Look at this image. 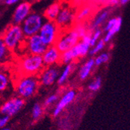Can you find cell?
Segmentation results:
<instances>
[{
  "label": "cell",
  "mask_w": 130,
  "mask_h": 130,
  "mask_svg": "<svg viewBox=\"0 0 130 130\" xmlns=\"http://www.w3.org/2000/svg\"><path fill=\"white\" fill-rule=\"evenodd\" d=\"M1 130H10V129H9V128H2Z\"/></svg>",
  "instance_id": "obj_37"
},
{
  "label": "cell",
  "mask_w": 130,
  "mask_h": 130,
  "mask_svg": "<svg viewBox=\"0 0 130 130\" xmlns=\"http://www.w3.org/2000/svg\"><path fill=\"white\" fill-rule=\"evenodd\" d=\"M42 112H43V110H42V107L41 106V104H35L32 110V116L34 119H39L42 115Z\"/></svg>",
  "instance_id": "obj_27"
},
{
  "label": "cell",
  "mask_w": 130,
  "mask_h": 130,
  "mask_svg": "<svg viewBox=\"0 0 130 130\" xmlns=\"http://www.w3.org/2000/svg\"><path fill=\"white\" fill-rule=\"evenodd\" d=\"M3 65L2 64H0V72H1V71H3Z\"/></svg>",
  "instance_id": "obj_36"
},
{
  "label": "cell",
  "mask_w": 130,
  "mask_h": 130,
  "mask_svg": "<svg viewBox=\"0 0 130 130\" xmlns=\"http://www.w3.org/2000/svg\"><path fill=\"white\" fill-rule=\"evenodd\" d=\"M101 87V77H98L94 79L92 83H90L88 88L91 91H98Z\"/></svg>",
  "instance_id": "obj_26"
},
{
  "label": "cell",
  "mask_w": 130,
  "mask_h": 130,
  "mask_svg": "<svg viewBox=\"0 0 130 130\" xmlns=\"http://www.w3.org/2000/svg\"><path fill=\"white\" fill-rule=\"evenodd\" d=\"M92 13V8L89 6L81 8L78 13H76V20L78 22H82L84 20L87 19Z\"/></svg>",
  "instance_id": "obj_21"
},
{
  "label": "cell",
  "mask_w": 130,
  "mask_h": 130,
  "mask_svg": "<svg viewBox=\"0 0 130 130\" xmlns=\"http://www.w3.org/2000/svg\"><path fill=\"white\" fill-rule=\"evenodd\" d=\"M60 34L61 30L55 21L46 20L38 34L47 46H50L55 44Z\"/></svg>",
  "instance_id": "obj_6"
},
{
  "label": "cell",
  "mask_w": 130,
  "mask_h": 130,
  "mask_svg": "<svg viewBox=\"0 0 130 130\" xmlns=\"http://www.w3.org/2000/svg\"><path fill=\"white\" fill-rule=\"evenodd\" d=\"M42 60L44 66H56L60 63L61 52L58 50L55 44L48 46L46 51L42 54Z\"/></svg>",
  "instance_id": "obj_11"
},
{
  "label": "cell",
  "mask_w": 130,
  "mask_h": 130,
  "mask_svg": "<svg viewBox=\"0 0 130 130\" xmlns=\"http://www.w3.org/2000/svg\"><path fill=\"white\" fill-rule=\"evenodd\" d=\"M94 66H95V64H94L93 58H90V59H88L84 63V66H82V67L79 69V73L80 79H82V80L86 79L90 74Z\"/></svg>",
  "instance_id": "obj_16"
},
{
  "label": "cell",
  "mask_w": 130,
  "mask_h": 130,
  "mask_svg": "<svg viewBox=\"0 0 130 130\" xmlns=\"http://www.w3.org/2000/svg\"><path fill=\"white\" fill-rule=\"evenodd\" d=\"M59 76V70L55 66H45L38 74L39 82L44 86H51Z\"/></svg>",
  "instance_id": "obj_9"
},
{
  "label": "cell",
  "mask_w": 130,
  "mask_h": 130,
  "mask_svg": "<svg viewBox=\"0 0 130 130\" xmlns=\"http://www.w3.org/2000/svg\"><path fill=\"white\" fill-rule=\"evenodd\" d=\"M58 99V96L56 94H53V95H51L49 96L48 98L45 100V102H44V105L45 106H49L51 104H52L53 103H55Z\"/></svg>",
  "instance_id": "obj_29"
},
{
  "label": "cell",
  "mask_w": 130,
  "mask_h": 130,
  "mask_svg": "<svg viewBox=\"0 0 130 130\" xmlns=\"http://www.w3.org/2000/svg\"><path fill=\"white\" fill-rule=\"evenodd\" d=\"M110 13L109 9H104L103 11H101V13L95 17V19L93 20V23L90 24V30H94L98 29V27H100L102 23L108 19V16Z\"/></svg>",
  "instance_id": "obj_17"
},
{
  "label": "cell",
  "mask_w": 130,
  "mask_h": 130,
  "mask_svg": "<svg viewBox=\"0 0 130 130\" xmlns=\"http://www.w3.org/2000/svg\"><path fill=\"white\" fill-rule=\"evenodd\" d=\"M39 84L38 75L23 76L16 83V90L20 98H28L37 91Z\"/></svg>",
  "instance_id": "obj_3"
},
{
  "label": "cell",
  "mask_w": 130,
  "mask_h": 130,
  "mask_svg": "<svg viewBox=\"0 0 130 130\" xmlns=\"http://www.w3.org/2000/svg\"><path fill=\"white\" fill-rule=\"evenodd\" d=\"M75 97H76V92L74 90H69L68 92H66L62 97L60 101H58V104L56 105V107L53 112V115L58 116L68 104H69L74 100Z\"/></svg>",
  "instance_id": "obj_13"
},
{
  "label": "cell",
  "mask_w": 130,
  "mask_h": 130,
  "mask_svg": "<svg viewBox=\"0 0 130 130\" xmlns=\"http://www.w3.org/2000/svg\"><path fill=\"white\" fill-rule=\"evenodd\" d=\"M105 45V42L104 41L103 39L98 41L95 44H94L93 46V48L89 52L90 55H96L98 52H99L100 51H101L103 48H104V47Z\"/></svg>",
  "instance_id": "obj_24"
},
{
  "label": "cell",
  "mask_w": 130,
  "mask_h": 130,
  "mask_svg": "<svg viewBox=\"0 0 130 130\" xmlns=\"http://www.w3.org/2000/svg\"><path fill=\"white\" fill-rule=\"evenodd\" d=\"M9 122V116L3 115L0 116V128H3Z\"/></svg>",
  "instance_id": "obj_31"
},
{
  "label": "cell",
  "mask_w": 130,
  "mask_h": 130,
  "mask_svg": "<svg viewBox=\"0 0 130 130\" xmlns=\"http://www.w3.org/2000/svg\"><path fill=\"white\" fill-rule=\"evenodd\" d=\"M9 84V76L6 71L3 70L0 72V93L6 90Z\"/></svg>",
  "instance_id": "obj_22"
},
{
  "label": "cell",
  "mask_w": 130,
  "mask_h": 130,
  "mask_svg": "<svg viewBox=\"0 0 130 130\" xmlns=\"http://www.w3.org/2000/svg\"><path fill=\"white\" fill-rule=\"evenodd\" d=\"M76 20V11L69 6H62L61 9L55 23L60 29L61 32L69 30L72 27L73 23Z\"/></svg>",
  "instance_id": "obj_7"
},
{
  "label": "cell",
  "mask_w": 130,
  "mask_h": 130,
  "mask_svg": "<svg viewBox=\"0 0 130 130\" xmlns=\"http://www.w3.org/2000/svg\"><path fill=\"white\" fill-rule=\"evenodd\" d=\"M108 3L111 6H115L117 4H119V0H108Z\"/></svg>",
  "instance_id": "obj_33"
},
{
  "label": "cell",
  "mask_w": 130,
  "mask_h": 130,
  "mask_svg": "<svg viewBox=\"0 0 130 130\" xmlns=\"http://www.w3.org/2000/svg\"><path fill=\"white\" fill-rule=\"evenodd\" d=\"M73 28L75 29V30L76 31V33L78 34L79 37L80 38H83L86 34H87V33L89 32L88 30H87V27H86L82 22L77 23L76 24L74 25Z\"/></svg>",
  "instance_id": "obj_23"
},
{
  "label": "cell",
  "mask_w": 130,
  "mask_h": 130,
  "mask_svg": "<svg viewBox=\"0 0 130 130\" xmlns=\"http://www.w3.org/2000/svg\"><path fill=\"white\" fill-rule=\"evenodd\" d=\"M23 44L27 54L31 55H42L48 48V46L43 42L38 34H34L30 37L25 38Z\"/></svg>",
  "instance_id": "obj_8"
},
{
  "label": "cell",
  "mask_w": 130,
  "mask_h": 130,
  "mask_svg": "<svg viewBox=\"0 0 130 130\" xmlns=\"http://www.w3.org/2000/svg\"><path fill=\"white\" fill-rule=\"evenodd\" d=\"M116 21H117V17H115V18H112V19H111V20H109V21L107 23V24H106V26H105V27H104V30L107 32L108 30H110L115 23H116Z\"/></svg>",
  "instance_id": "obj_30"
},
{
  "label": "cell",
  "mask_w": 130,
  "mask_h": 130,
  "mask_svg": "<svg viewBox=\"0 0 130 130\" xmlns=\"http://www.w3.org/2000/svg\"><path fill=\"white\" fill-rule=\"evenodd\" d=\"M79 57L76 54V52L73 47L72 48H70L62 53H61V58H60V63L62 64H69L73 62L76 59H77Z\"/></svg>",
  "instance_id": "obj_15"
},
{
  "label": "cell",
  "mask_w": 130,
  "mask_h": 130,
  "mask_svg": "<svg viewBox=\"0 0 130 130\" xmlns=\"http://www.w3.org/2000/svg\"><path fill=\"white\" fill-rule=\"evenodd\" d=\"M101 34H102V31L101 30H99V29H96L94 30L93 33L92 34L91 33V38H90V46H93L94 44H95L98 39L101 38Z\"/></svg>",
  "instance_id": "obj_28"
},
{
  "label": "cell",
  "mask_w": 130,
  "mask_h": 130,
  "mask_svg": "<svg viewBox=\"0 0 130 130\" xmlns=\"http://www.w3.org/2000/svg\"><path fill=\"white\" fill-rule=\"evenodd\" d=\"M44 67L42 57L38 55L27 54L19 62V68L23 76H38Z\"/></svg>",
  "instance_id": "obj_1"
},
{
  "label": "cell",
  "mask_w": 130,
  "mask_h": 130,
  "mask_svg": "<svg viewBox=\"0 0 130 130\" xmlns=\"http://www.w3.org/2000/svg\"><path fill=\"white\" fill-rule=\"evenodd\" d=\"M19 0H5V3L7 5H13L15 3H17Z\"/></svg>",
  "instance_id": "obj_32"
},
{
  "label": "cell",
  "mask_w": 130,
  "mask_h": 130,
  "mask_svg": "<svg viewBox=\"0 0 130 130\" xmlns=\"http://www.w3.org/2000/svg\"><path fill=\"white\" fill-rule=\"evenodd\" d=\"M122 20L120 17H117V21H116V23L110 29L107 31V34H106L104 38L103 39L104 41L106 43V42H109L112 38L115 36V35L119 31L120 28H121V26H122Z\"/></svg>",
  "instance_id": "obj_18"
},
{
  "label": "cell",
  "mask_w": 130,
  "mask_h": 130,
  "mask_svg": "<svg viewBox=\"0 0 130 130\" xmlns=\"http://www.w3.org/2000/svg\"><path fill=\"white\" fill-rule=\"evenodd\" d=\"M45 20L39 13H30L21 23V29L25 38L38 34Z\"/></svg>",
  "instance_id": "obj_4"
},
{
  "label": "cell",
  "mask_w": 130,
  "mask_h": 130,
  "mask_svg": "<svg viewBox=\"0 0 130 130\" xmlns=\"http://www.w3.org/2000/svg\"><path fill=\"white\" fill-rule=\"evenodd\" d=\"M61 7H62V5L59 3H55L52 4L44 11V17L47 20L55 21V18L57 17L58 13H59V11L61 9Z\"/></svg>",
  "instance_id": "obj_14"
},
{
  "label": "cell",
  "mask_w": 130,
  "mask_h": 130,
  "mask_svg": "<svg viewBox=\"0 0 130 130\" xmlns=\"http://www.w3.org/2000/svg\"><path fill=\"white\" fill-rule=\"evenodd\" d=\"M109 58L110 57L108 53H102L94 59V64H95V66H101L103 63L107 62L109 60Z\"/></svg>",
  "instance_id": "obj_25"
},
{
  "label": "cell",
  "mask_w": 130,
  "mask_h": 130,
  "mask_svg": "<svg viewBox=\"0 0 130 130\" xmlns=\"http://www.w3.org/2000/svg\"><path fill=\"white\" fill-rule=\"evenodd\" d=\"M84 0H73V2H75V3H82Z\"/></svg>",
  "instance_id": "obj_35"
},
{
  "label": "cell",
  "mask_w": 130,
  "mask_h": 130,
  "mask_svg": "<svg viewBox=\"0 0 130 130\" xmlns=\"http://www.w3.org/2000/svg\"><path fill=\"white\" fill-rule=\"evenodd\" d=\"M79 40L80 38L79 37L75 29L73 27H71L69 30L61 32L56 42L55 43V45L58 50L62 53L72 48L79 42Z\"/></svg>",
  "instance_id": "obj_5"
},
{
  "label": "cell",
  "mask_w": 130,
  "mask_h": 130,
  "mask_svg": "<svg viewBox=\"0 0 130 130\" xmlns=\"http://www.w3.org/2000/svg\"><path fill=\"white\" fill-rule=\"evenodd\" d=\"M31 6L29 3H20L16 9L13 14V23L14 24L20 25L27 17L30 13Z\"/></svg>",
  "instance_id": "obj_12"
},
{
  "label": "cell",
  "mask_w": 130,
  "mask_h": 130,
  "mask_svg": "<svg viewBox=\"0 0 130 130\" xmlns=\"http://www.w3.org/2000/svg\"><path fill=\"white\" fill-rule=\"evenodd\" d=\"M23 104L24 101L22 98H13L2 105L0 111L3 115H7L9 117L13 116L22 108Z\"/></svg>",
  "instance_id": "obj_10"
},
{
  "label": "cell",
  "mask_w": 130,
  "mask_h": 130,
  "mask_svg": "<svg viewBox=\"0 0 130 130\" xmlns=\"http://www.w3.org/2000/svg\"><path fill=\"white\" fill-rule=\"evenodd\" d=\"M73 69H74V62L67 64L66 66L64 68L62 73L58 77V84L59 85L63 84L66 81V79L69 78V76H70V74H71V73H72V71L73 70Z\"/></svg>",
  "instance_id": "obj_19"
},
{
  "label": "cell",
  "mask_w": 130,
  "mask_h": 130,
  "mask_svg": "<svg viewBox=\"0 0 130 130\" xmlns=\"http://www.w3.org/2000/svg\"><path fill=\"white\" fill-rule=\"evenodd\" d=\"M10 50L6 46L3 39L0 38V64L8 61L9 58Z\"/></svg>",
  "instance_id": "obj_20"
},
{
  "label": "cell",
  "mask_w": 130,
  "mask_h": 130,
  "mask_svg": "<svg viewBox=\"0 0 130 130\" xmlns=\"http://www.w3.org/2000/svg\"><path fill=\"white\" fill-rule=\"evenodd\" d=\"M128 1H129V0H119V3L120 4H122V5H125V4H126Z\"/></svg>",
  "instance_id": "obj_34"
},
{
  "label": "cell",
  "mask_w": 130,
  "mask_h": 130,
  "mask_svg": "<svg viewBox=\"0 0 130 130\" xmlns=\"http://www.w3.org/2000/svg\"><path fill=\"white\" fill-rule=\"evenodd\" d=\"M1 38L10 51H16L23 44L25 37L20 25L13 24L6 29Z\"/></svg>",
  "instance_id": "obj_2"
}]
</instances>
